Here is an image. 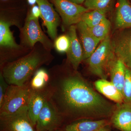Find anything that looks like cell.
Masks as SVG:
<instances>
[{"instance_id":"6da1fadb","label":"cell","mask_w":131,"mask_h":131,"mask_svg":"<svg viewBox=\"0 0 131 131\" xmlns=\"http://www.w3.org/2000/svg\"><path fill=\"white\" fill-rule=\"evenodd\" d=\"M49 100L65 121L110 118L116 104L96 92L67 60L49 70Z\"/></svg>"},{"instance_id":"7a4b0ae2","label":"cell","mask_w":131,"mask_h":131,"mask_svg":"<svg viewBox=\"0 0 131 131\" xmlns=\"http://www.w3.org/2000/svg\"><path fill=\"white\" fill-rule=\"evenodd\" d=\"M54 59L51 51L37 43L27 54L3 66L0 72L9 85L22 86L41 67L49 65Z\"/></svg>"},{"instance_id":"3957f363","label":"cell","mask_w":131,"mask_h":131,"mask_svg":"<svg viewBox=\"0 0 131 131\" xmlns=\"http://www.w3.org/2000/svg\"><path fill=\"white\" fill-rule=\"evenodd\" d=\"M0 18V68L6 64L14 61L28 53L31 50L16 43L10 27L16 26L21 27L18 18L7 15L1 11Z\"/></svg>"},{"instance_id":"277c9868","label":"cell","mask_w":131,"mask_h":131,"mask_svg":"<svg viewBox=\"0 0 131 131\" xmlns=\"http://www.w3.org/2000/svg\"><path fill=\"white\" fill-rule=\"evenodd\" d=\"M116 58L110 35L100 44L93 53L85 60L90 72L100 79H107L113 62Z\"/></svg>"},{"instance_id":"5b68a950","label":"cell","mask_w":131,"mask_h":131,"mask_svg":"<svg viewBox=\"0 0 131 131\" xmlns=\"http://www.w3.org/2000/svg\"><path fill=\"white\" fill-rule=\"evenodd\" d=\"M38 19H33L27 15L24 25L19 29L20 45L31 50L37 43H40L47 50L54 48V43L42 31Z\"/></svg>"},{"instance_id":"8992f818","label":"cell","mask_w":131,"mask_h":131,"mask_svg":"<svg viewBox=\"0 0 131 131\" xmlns=\"http://www.w3.org/2000/svg\"><path fill=\"white\" fill-rule=\"evenodd\" d=\"M28 81L22 86L9 85L2 106L0 115L11 114L28 106L34 90Z\"/></svg>"},{"instance_id":"52a82bcc","label":"cell","mask_w":131,"mask_h":131,"mask_svg":"<svg viewBox=\"0 0 131 131\" xmlns=\"http://www.w3.org/2000/svg\"><path fill=\"white\" fill-rule=\"evenodd\" d=\"M0 131H36L26 106L11 114L0 115Z\"/></svg>"},{"instance_id":"ba28073f","label":"cell","mask_w":131,"mask_h":131,"mask_svg":"<svg viewBox=\"0 0 131 131\" xmlns=\"http://www.w3.org/2000/svg\"><path fill=\"white\" fill-rule=\"evenodd\" d=\"M62 21L63 25L70 27L81 21L82 15L90 11L86 8L77 5L68 0H50Z\"/></svg>"},{"instance_id":"9c48e42d","label":"cell","mask_w":131,"mask_h":131,"mask_svg":"<svg viewBox=\"0 0 131 131\" xmlns=\"http://www.w3.org/2000/svg\"><path fill=\"white\" fill-rule=\"evenodd\" d=\"M64 120L50 101H47L39 115L36 131H54L59 129Z\"/></svg>"},{"instance_id":"30bf717a","label":"cell","mask_w":131,"mask_h":131,"mask_svg":"<svg viewBox=\"0 0 131 131\" xmlns=\"http://www.w3.org/2000/svg\"><path fill=\"white\" fill-rule=\"evenodd\" d=\"M40 8L43 26L46 27L47 33L52 40L57 37L58 28L61 23V18L54 5L48 0H37Z\"/></svg>"},{"instance_id":"8fae6325","label":"cell","mask_w":131,"mask_h":131,"mask_svg":"<svg viewBox=\"0 0 131 131\" xmlns=\"http://www.w3.org/2000/svg\"><path fill=\"white\" fill-rule=\"evenodd\" d=\"M112 41L115 56L131 68V30L121 32Z\"/></svg>"},{"instance_id":"7c38bea8","label":"cell","mask_w":131,"mask_h":131,"mask_svg":"<svg viewBox=\"0 0 131 131\" xmlns=\"http://www.w3.org/2000/svg\"><path fill=\"white\" fill-rule=\"evenodd\" d=\"M67 34L70 39V45L66 53V60L75 70H78L80 64L83 61V51L81 41L78 37L76 26L69 27Z\"/></svg>"},{"instance_id":"4fadbf2b","label":"cell","mask_w":131,"mask_h":131,"mask_svg":"<svg viewBox=\"0 0 131 131\" xmlns=\"http://www.w3.org/2000/svg\"><path fill=\"white\" fill-rule=\"evenodd\" d=\"M50 94L49 84L42 89L34 90L27 106L29 118L34 127L41 110L50 100Z\"/></svg>"},{"instance_id":"5bb4252c","label":"cell","mask_w":131,"mask_h":131,"mask_svg":"<svg viewBox=\"0 0 131 131\" xmlns=\"http://www.w3.org/2000/svg\"><path fill=\"white\" fill-rule=\"evenodd\" d=\"M111 124L121 131H131V104L116 103L110 117Z\"/></svg>"},{"instance_id":"9a60e30c","label":"cell","mask_w":131,"mask_h":131,"mask_svg":"<svg viewBox=\"0 0 131 131\" xmlns=\"http://www.w3.org/2000/svg\"><path fill=\"white\" fill-rule=\"evenodd\" d=\"M76 27L82 46L84 61L93 53L101 41L93 35L89 27L83 21L78 23Z\"/></svg>"},{"instance_id":"2e32d148","label":"cell","mask_w":131,"mask_h":131,"mask_svg":"<svg viewBox=\"0 0 131 131\" xmlns=\"http://www.w3.org/2000/svg\"><path fill=\"white\" fill-rule=\"evenodd\" d=\"M111 124L107 119H94L83 118L73 121L64 127L63 131H97L102 127Z\"/></svg>"},{"instance_id":"e0dca14e","label":"cell","mask_w":131,"mask_h":131,"mask_svg":"<svg viewBox=\"0 0 131 131\" xmlns=\"http://www.w3.org/2000/svg\"><path fill=\"white\" fill-rule=\"evenodd\" d=\"M115 29L131 28V3L129 0H118L114 19Z\"/></svg>"},{"instance_id":"ac0fdd59","label":"cell","mask_w":131,"mask_h":131,"mask_svg":"<svg viewBox=\"0 0 131 131\" xmlns=\"http://www.w3.org/2000/svg\"><path fill=\"white\" fill-rule=\"evenodd\" d=\"M97 91L108 100L116 103L124 102L123 95L113 83L106 79H100L94 83Z\"/></svg>"},{"instance_id":"d6986e66","label":"cell","mask_w":131,"mask_h":131,"mask_svg":"<svg viewBox=\"0 0 131 131\" xmlns=\"http://www.w3.org/2000/svg\"><path fill=\"white\" fill-rule=\"evenodd\" d=\"M126 66L121 60L116 57L109 70L110 81L123 95L126 76Z\"/></svg>"},{"instance_id":"ffe728a7","label":"cell","mask_w":131,"mask_h":131,"mask_svg":"<svg viewBox=\"0 0 131 131\" xmlns=\"http://www.w3.org/2000/svg\"><path fill=\"white\" fill-rule=\"evenodd\" d=\"M50 75L49 71L40 68L36 71L31 78L30 82L34 90L42 89L49 84Z\"/></svg>"},{"instance_id":"44dd1931","label":"cell","mask_w":131,"mask_h":131,"mask_svg":"<svg viewBox=\"0 0 131 131\" xmlns=\"http://www.w3.org/2000/svg\"><path fill=\"white\" fill-rule=\"evenodd\" d=\"M106 14L98 10H90L82 15L81 21H83L89 28L100 23L106 18Z\"/></svg>"},{"instance_id":"7402d4cb","label":"cell","mask_w":131,"mask_h":131,"mask_svg":"<svg viewBox=\"0 0 131 131\" xmlns=\"http://www.w3.org/2000/svg\"><path fill=\"white\" fill-rule=\"evenodd\" d=\"M111 26L110 20L106 18L98 25L89 28L93 35L101 41L109 35Z\"/></svg>"},{"instance_id":"603a6c76","label":"cell","mask_w":131,"mask_h":131,"mask_svg":"<svg viewBox=\"0 0 131 131\" xmlns=\"http://www.w3.org/2000/svg\"><path fill=\"white\" fill-rule=\"evenodd\" d=\"M113 0H86L85 7L90 10H96L106 14L110 12Z\"/></svg>"},{"instance_id":"cb8c5ba5","label":"cell","mask_w":131,"mask_h":131,"mask_svg":"<svg viewBox=\"0 0 131 131\" xmlns=\"http://www.w3.org/2000/svg\"><path fill=\"white\" fill-rule=\"evenodd\" d=\"M54 48L60 53H67L70 47V41L68 35H62L54 40Z\"/></svg>"},{"instance_id":"d4e9b609","label":"cell","mask_w":131,"mask_h":131,"mask_svg":"<svg viewBox=\"0 0 131 131\" xmlns=\"http://www.w3.org/2000/svg\"><path fill=\"white\" fill-rule=\"evenodd\" d=\"M123 96L124 102L131 104V68L126 67V69Z\"/></svg>"},{"instance_id":"484cf974","label":"cell","mask_w":131,"mask_h":131,"mask_svg":"<svg viewBox=\"0 0 131 131\" xmlns=\"http://www.w3.org/2000/svg\"><path fill=\"white\" fill-rule=\"evenodd\" d=\"M9 84L0 72V107L2 106Z\"/></svg>"},{"instance_id":"4316f807","label":"cell","mask_w":131,"mask_h":131,"mask_svg":"<svg viewBox=\"0 0 131 131\" xmlns=\"http://www.w3.org/2000/svg\"><path fill=\"white\" fill-rule=\"evenodd\" d=\"M27 15L31 18L39 19V17L40 18L41 13L39 6L38 5L32 6Z\"/></svg>"},{"instance_id":"83f0119b","label":"cell","mask_w":131,"mask_h":131,"mask_svg":"<svg viewBox=\"0 0 131 131\" xmlns=\"http://www.w3.org/2000/svg\"><path fill=\"white\" fill-rule=\"evenodd\" d=\"M110 124H108V125L102 127L98 130V131H111Z\"/></svg>"},{"instance_id":"f1b7e54d","label":"cell","mask_w":131,"mask_h":131,"mask_svg":"<svg viewBox=\"0 0 131 131\" xmlns=\"http://www.w3.org/2000/svg\"><path fill=\"white\" fill-rule=\"evenodd\" d=\"M70 2L77 4V5H80L84 3L86 0H68Z\"/></svg>"},{"instance_id":"f546056e","label":"cell","mask_w":131,"mask_h":131,"mask_svg":"<svg viewBox=\"0 0 131 131\" xmlns=\"http://www.w3.org/2000/svg\"><path fill=\"white\" fill-rule=\"evenodd\" d=\"M27 1L28 4L32 6L35 5V4L37 3V0H27Z\"/></svg>"},{"instance_id":"4dcf8cb0","label":"cell","mask_w":131,"mask_h":131,"mask_svg":"<svg viewBox=\"0 0 131 131\" xmlns=\"http://www.w3.org/2000/svg\"><path fill=\"white\" fill-rule=\"evenodd\" d=\"M54 131H63L62 130H60V129H58V130H56Z\"/></svg>"},{"instance_id":"1f68e13d","label":"cell","mask_w":131,"mask_h":131,"mask_svg":"<svg viewBox=\"0 0 131 131\" xmlns=\"http://www.w3.org/2000/svg\"><path fill=\"white\" fill-rule=\"evenodd\" d=\"M2 1H8V0H2Z\"/></svg>"},{"instance_id":"d6a6232c","label":"cell","mask_w":131,"mask_h":131,"mask_svg":"<svg viewBox=\"0 0 131 131\" xmlns=\"http://www.w3.org/2000/svg\"></svg>"}]
</instances>
